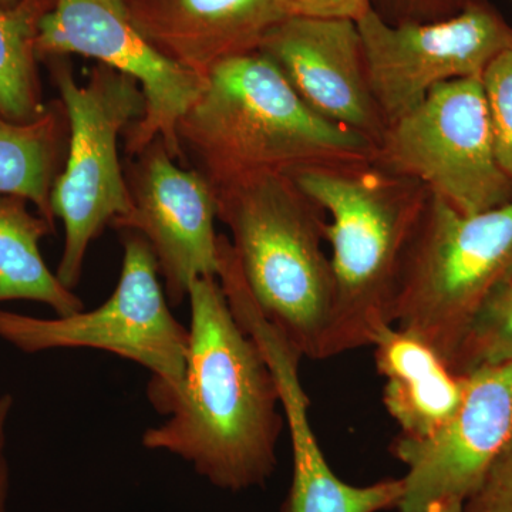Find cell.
<instances>
[{
	"label": "cell",
	"instance_id": "obj_9",
	"mask_svg": "<svg viewBox=\"0 0 512 512\" xmlns=\"http://www.w3.org/2000/svg\"><path fill=\"white\" fill-rule=\"evenodd\" d=\"M36 55L39 62L89 57L136 80L146 109L124 134L128 156H137L161 138L175 160H184L177 126L200 96L205 79L150 45L134 23L128 0H53L52 9L40 19Z\"/></svg>",
	"mask_w": 512,
	"mask_h": 512
},
{
	"label": "cell",
	"instance_id": "obj_6",
	"mask_svg": "<svg viewBox=\"0 0 512 512\" xmlns=\"http://www.w3.org/2000/svg\"><path fill=\"white\" fill-rule=\"evenodd\" d=\"M69 124L66 160L50 194L53 218L62 221L64 244L57 278L73 289L82 279L90 245L131 212L120 140L143 117L140 84L97 64L77 83L67 57L46 60Z\"/></svg>",
	"mask_w": 512,
	"mask_h": 512
},
{
	"label": "cell",
	"instance_id": "obj_3",
	"mask_svg": "<svg viewBox=\"0 0 512 512\" xmlns=\"http://www.w3.org/2000/svg\"><path fill=\"white\" fill-rule=\"evenodd\" d=\"M291 175L328 218L335 306L323 359L372 345L393 323L404 256L430 192L375 161L312 165Z\"/></svg>",
	"mask_w": 512,
	"mask_h": 512
},
{
	"label": "cell",
	"instance_id": "obj_22",
	"mask_svg": "<svg viewBox=\"0 0 512 512\" xmlns=\"http://www.w3.org/2000/svg\"><path fill=\"white\" fill-rule=\"evenodd\" d=\"M463 512H512V436L464 501Z\"/></svg>",
	"mask_w": 512,
	"mask_h": 512
},
{
	"label": "cell",
	"instance_id": "obj_13",
	"mask_svg": "<svg viewBox=\"0 0 512 512\" xmlns=\"http://www.w3.org/2000/svg\"><path fill=\"white\" fill-rule=\"evenodd\" d=\"M258 52L281 70L309 109L377 147L387 126L356 22L289 16L266 35Z\"/></svg>",
	"mask_w": 512,
	"mask_h": 512
},
{
	"label": "cell",
	"instance_id": "obj_2",
	"mask_svg": "<svg viewBox=\"0 0 512 512\" xmlns=\"http://www.w3.org/2000/svg\"><path fill=\"white\" fill-rule=\"evenodd\" d=\"M178 144L212 188L254 174L375 158L376 146L322 119L261 52L215 66L177 126Z\"/></svg>",
	"mask_w": 512,
	"mask_h": 512
},
{
	"label": "cell",
	"instance_id": "obj_18",
	"mask_svg": "<svg viewBox=\"0 0 512 512\" xmlns=\"http://www.w3.org/2000/svg\"><path fill=\"white\" fill-rule=\"evenodd\" d=\"M67 140L69 124L60 99L50 101L32 123L0 116V194L25 198L53 225L50 194L63 168Z\"/></svg>",
	"mask_w": 512,
	"mask_h": 512
},
{
	"label": "cell",
	"instance_id": "obj_27",
	"mask_svg": "<svg viewBox=\"0 0 512 512\" xmlns=\"http://www.w3.org/2000/svg\"><path fill=\"white\" fill-rule=\"evenodd\" d=\"M20 0H0V8H13V6L18 5Z\"/></svg>",
	"mask_w": 512,
	"mask_h": 512
},
{
	"label": "cell",
	"instance_id": "obj_10",
	"mask_svg": "<svg viewBox=\"0 0 512 512\" xmlns=\"http://www.w3.org/2000/svg\"><path fill=\"white\" fill-rule=\"evenodd\" d=\"M356 23L386 126L440 84L481 79L495 57L512 47L511 26L481 0H467L456 15L437 22L390 23L370 9Z\"/></svg>",
	"mask_w": 512,
	"mask_h": 512
},
{
	"label": "cell",
	"instance_id": "obj_11",
	"mask_svg": "<svg viewBox=\"0 0 512 512\" xmlns=\"http://www.w3.org/2000/svg\"><path fill=\"white\" fill-rule=\"evenodd\" d=\"M133 158L126 171L131 212L113 228L146 239L168 301L177 306L195 279L218 278L217 197L200 171L177 164L161 138Z\"/></svg>",
	"mask_w": 512,
	"mask_h": 512
},
{
	"label": "cell",
	"instance_id": "obj_25",
	"mask_svg": "<svg viewBox=\"0 0 512 512\" xmlns=\"http://www.w3.org/2000/svg\"><path fill=\"white\" fill-rule=\"evenodd\" d=\"M13 409L12 394L0 396V512H6L9 493V466L6 458V426Z\"/></svg>",
	"mask_w": 512,
	"mask_h": 512
},
{
	"label": "cell",
	"instance_id": "obj_24",
	"mask_svg": "<svg viewBox=\"0 0 512 512\" xmlns=\"http://www.w3.org/2000/svg\"><path fill=\"white\" fill-rule=\"evenodd\" d=\"M291 16L357 20L373 9L372 0H286Z\"/></svg>",
	"mask_w": 512,
	"mask_h": 512
},
{
	"label": "cell",
	"instance_id": "obj_4",
	"mask_svg": "<svg viewBox=\"0 0 512 512\" xmlns=\"http://www.w3.org/2000/svg\"><path fill=\"white\" fill-rule=\"evenodd\" d=\"M217 217L259 311L308 359H323L335 306L325 212L288 174L214 188Z\"/></svg>",
	"mask_w": 512,
	"mask_h": 512
},
{
	"label": "cell",
	"instance_id": "obj_21",
	"mask_svg": "<svg viewBox=\"0 0 512 512\" xmlns=\"http://www.w3.org/2000/svg\"><path fill=\"white\" fill-rule=\"evenodd\" d=\"M481 83L490 111L497 160L512 183V47L495 57L485 69Z\"/></svg>",
	"mask_w": 512,
	"mask_h": 512
},
{
	"label": "cell",
	"instance_id": "obj_8",
	"mask_svg": "<svg viewBox=\"0 0 512 512\" xmlns=\"http://www.w3.org/2000/svg\"><path fill=\"white\" fill-rule=\"evenodd\" d=\"M373 161L419 181L461 214L512 201V183L495 153L481 79H460L431 90L419 106L389 124Z\"/></svg>",
	"mask_w": 512,
	"mask_h": 512
},
{
	"label": "cell",
	"instance_id": "obj_17",
	"mask_svg": "<svg viewBox=\"0 0 512 512\" xmlns=\"http://www.w3.org/2000/svg\"><path fill=\"white\" fill-rule=\"evenodd\" d=\"M29 204L19 195L0 194V303H45L57 316L82 311V299L50 271L40 252L55 225L33 214Z\"/></svg>",
	"mask_w": 512,
	"mask_h": 512
},
{
	"label": "cell",
	"instance_id": "obj_23",
	"mask_svg": "<svg viewBox=\"0 0 512 512\" xmlns=\"http://www.w3.org/2000/svg\"><path fill=\"white\" fill-rule=\"evenodd\" d=\"M373 9L390 23H427L451 18L467 0H372Z\"/></svg>",
	"mask_w": 512,
	"mask_h": 512
},
{
	"label": "cell",
	"instance_id": "obj_1",
	"mask_svg": "<svg viewBox=\"0 0 512 512\" xmlns=\"http://www.w3.org/2000/svg\"><path fill=\"white\" fill-rule=\"evenodd\" d=\"M184 382L167 420L143 433L147 450L187 461L221 490L262 487L278 466L285 416L274 373L239 325L218 278L192 282Z\"/></svg>",
	"mask_w": 512,
	"mask_h": 512
},
{
	"label": "cell",
	"instance_id": "obj_15",
	"mask_svg": "<svg viewBox=\"0 0 512 512\" xmlns=\"http://www.w3.org/2000/svg\"><path fill=\"white\" fill-rule=\"evenodd\" d=\"M299 362L298 356L288 352L269 360L281 396L293 458L292 484L281 512L397 510L403 495L402 478H386L357 487L333 473L309 421V397L299 377Z\"/></svg>",
	"mask_w": 512,
	"mask_h": 512
},
{
	"label": "cell",
	"instance_id": "obj_5",
	"mask_svg": "<svg viewBox=\"0 0 512 512\" xmlns=\"http://www.w3.org/2000/svg\"><path fill=\"white\" fill-rule=\"evenodd\" d=\"M512 279V201L466 215L430 194L404 256L393 323L453 366L471 323Z\"/></svg>",
	"mask_w": 512,
	"mask_h": 512
},
{
	"label": "cell",
	"instance_id": "obj_26",
	"mask_svg": "<svg viewBox=\"0 0 512 512\" xmlns=\"http://www.w3.org/2000/svg\"><path fill=\"white\" fill-rule=\"evenodd\" d=\"M427 512H463V503L460 501H444L433 505Z\"/></svg>",
	"mask_w": 512,
	"mask_h": 512
},
{
	"label": "cell",
	"instance_id": "obj_7",
	"mask_svg": "<svg viewBox=\"0 0 512 512\" xmlns=\"http://www.w3.org/2000/svg\"><path fill=\"white\" fill-rule=\"evenodd\" d=\"M121 235L120 278L106 302L55 319L0 309V339L29 355L94 349L137 363L150 372L148 400L164 416L184 382L190 333L171 312L156 256L146 239L134 231Z\"/></svg>",
	"mask_w": 512,
	"mask_h": 512
},
{
	"label": "cell",
	"instance_id": "obj_20",
	"mask_svg": "<svg viewBox=\"0 0 512 512\" xmlns=\"http://www.w3.org/2000/svg\"><path fill=\"white\" fill-rule=\"evenodd\" d=\"M512 360V279L485 303L471 323L451 370L467 375Z\"/></svg>",
	"mask_w": 512,
	"mask_h": 512
},
{
	"label": "cell",
	"instance_id": "obj_16",
	"mask_svg": "<svg viewBox=\"0 0 512 512\" xmlns=\"http://www.w3.org/2000/svg\"><path fill=\"white\" fill-rule=\"evenodd\" d=\"M383 403L399 436L419 440L440 429L463 402L466 376L457 375L429 345L394 325L373 336Z\"/></svg>",
	"mask_w": 512,
	"mask_h": 512
},
{
	"label": "cell",
	"instance_id": "obj_19",
	"mask_svg": "<svg viewBox=\"0 0 512 512\" xmlns=\"http://www.w3.org/2000/svg\"><path fill=\"white\" fill-rule=\"evenodd\" d=\"M53 0H20L0 8V116L13 123H32L47 109L36 55L40 19Z\"/></svg>",
	"mask_w": 512,
	"mask_h": 512
},
{
	"label": "cell",
	"instance_id": "obj_14",
	"mask_svg": "<svg viewBox=\"0 0 512 512\" xmlns=\"http://www.w3.org/2000/svg\"><path fill=\"white\" fill-rule=\"evenodd\" d=\"M128 6L157 52L202 79L225 60L258 52L291 16L286 0H128Z\"/></svg>",
	"mask_w": 512,
	"mask_h": 512
},
{
	"label": "cell",
	"instance_id": "obj_12",
	"mask_svg": "<svg viewBox=\"0 0 512 512\" xmlns=\"http://www.w3.org/2000/svg\"><path fill=\"white\" fill-rule=\"evenodd\" d=\"M466 376L463 402L429 437L397 436L390 451L407 467L399 512L464 503L512 436V360Z\"/></svg>",
	"mask_w": 512,
	"mask_h": 512
}]
</instances>
